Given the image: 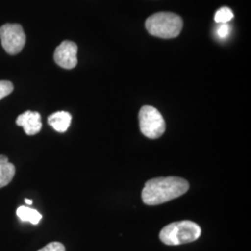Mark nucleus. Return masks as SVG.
<instances>
[{
    "label": "nucleus",
    "instance_id": "f257e3e1",
    "mask_svg": "<svg viewBox=\"0 0 251 251\" xmlns=\"http://www.w3.org/2000/svg\"><path fill=\"white\" fill-rule=\"evenodd\" d=\"M188 190V181L182 178H154L146 181L142 192V199L148 206H156L181 197Z\"/></svg>",
    "mask_w": 251,
    "mask_h": 251
},
{
    "label": "nucleus",
    "instance_id": "f03ea898",
    "mask_svg": "<svg viewBox=\"0 0 251 251\" xmlns=\"http://www.w3.org/2000/svg\"><path fill=\"white\" fill-rule=\"evenodd\" d=\"M182 26V19L172 12L154 13L145 22L146 30L150 35L164 39L177 37L180 34Z\"/></svg>",
    "mask_w": 251,
    "mask_h": 251
},
{
    "label": "nucleus",
    "instance_id": "7ed1b4c3",
    "mask_svg": "<svg viewBox=\"0 0 251 251\" xmlns=\"http://www.w3.org/2000/svg\"><path fill=\"white\" fill-rule=\"evenodd\" d=\"M199 225L191 221H181L165 226L159 233L162 242L168 246H179L195 242L201 235Z\"/></svg>",
    "mask_w": 251,
    "mask_h": 251
},
{
    "label": "nucleus",
    "instance_id": "20e7f679",
    "mask_svg": "<svg viewBox=\"0 0 251 251\" xmlns=\"http://www.w3.org/2000/svg\"><path fill=\"white\" fill-rule=\"evenodd\" d=\"M142 133L149 139H158L166 130V122L160 112L150 105L143 106L139 113Z\"/></svg>",
    "mask_w": 251,
    "mask_h": 251
},
{
    "label": "nucleus",
    "instance_id": "39448f33",
    "mask_svg": "<svg viewBox=\"0 0 251 251\" xmlns=\"http://www.w3.org/2000/svg\"><path fill=\"white\" fill-rule=\"evenodd\" d=\"M0 39L5 51L10 55H15L24 49L26 36L20 25L6 24L0 27Z\"/></svg>",
    "mask_w": 251,
    "mask_h": 251
},
{
    "label": "nucleus",
    "instance_id": "423d86ee",
    "mask_svg": "<svg viewBox=\"0 0 251 251\" xmlns=\"http://www.w3.org/2000/svg\"><path fill=\"white\" fill-rule=\"evenodd\" d=\"M54 61L64 69H73L77 64V46L72 41H63L54 51Z\"/></svg>",
    "mask_w": 251,
    "mask_h": 251
},
{
    "label": "nucleus",
    "instance_id": "0eeeda50",
    "mask_svg": "<svg viewBox=\"0 0 251 251\" xmlns=\"http://www.w3.org/2000/svg\"><path fill=\"white\" fill-rule=\"evenodd\" d=\"M16 124L23 126L27 135H35L42 128L41 116L37 112L26 111L16 119Z\"/></svg>",
    "mask_w": 251,
    "mask_h": 251
},
{
    "label": "nucleus",
    "instance_id": "6e6552de",
    "mask_svg": "<svg viewBox=\"0 0 251 251\" xmlns=\"http://www.w3.org/2000/svg\"><path fill=\"white\" fill-rule=\"evenodd\" d=\"M72 116L68 112L59 111L52 114L48 118L49 125L51 126L58 132H65L71 125Z\"/></svg>",
    "mask_w": 251,
    "mask_h": 251
},
{
    "label": "nucleus",
    "instance_id": "1a4fd4ad",
    "mask_svg": "<svg viewBox=\"0 0 251 251\" xmlns=\"http://www.w3.org/2000/svg\"><path fill=\"white\" fill-rule=\"evenodd\" d=\"M15 175V167L5 155H0V188L7 186Z\"/></svg>",
    "mask_w": 251,
    "mask_h": 251
},
{
    "label": "nucleus",
    "instance_id": "9d476101",
    "mask_svg": "<svg viewBox=\"0 0 251 251\" xmlns=\"http://www.w3.org/2000/svg\"><path fill=\"white\" fill-rule=\"evenodd\" d=\"M16 214L22 222L31 223L34 225H38L42 219V215L36 209L25 206H19Z\"/></svg>",
    "mask_w": 251,
    "mask_h": 251
},
{
    "label": "nucleus",
    "instance_id": "9b49d317",
    "mask_svg": "<svg viewBox=\"0 0 251 251\" xmlns=\"http://www.w3.org/2000/svg\"><path fill=\"white\" fill-rule=\"evenodd\" d=\"M233 18L232 9L228 7H223L216 12L215 22L218 24H227Z\"/></svg>",
    "mask_w": 251,
    "mask_h": 251
},
{
    "label": "nucleus",
    "instance_id": "f8f14e48",
    "mask_svg": "<svg viewBox=\"0 0 251 251\" xmlns=\"http://www.w3.org/2000/svg\"><path fill=\"white\" fill-rule=\"evenodd\" d=\"M13 84L7 80H0V100L5 98L13 91Z\"/></svg>",
    "mask_w": 251,
    "mask_h": 251
},
{
    "label": "nucleus",
    "instance_id": "ddd939ff",
    "mask_svg": "<svg viewBox=\"0 0 251 251\" xmlns=\"http://www.w3.org/2000/svg\"><path fill=\"white\" fill-rule=\"evenodd\" d=\"M37 251H65V248L62 243L51 242Z\"/></svg>",
    "mask_w": 251,
    "mask_h": 251
},
{
    "label": "nucleus",
    "instance_id": "4468645a",
    "mask_svg": "<svg viewBox=\"0 0 251 251\" xmlns=\"http://www.w3.org/2000/svg\"><path fill=\"white\" fill-rule=\"evenodd\" d=\"M230 33V26L227 24H222V25L218 28L217 34L219 37L221 38H225L226 36H228Z\"/></svg>",
    "mask_w": 251,
    "mask_h": 251
},
{
    "label": "nucleus",
    "instance_id": "2eb2a0df",
    "mask_svg": "<svg viewBox=\"0 0 251 251\" xmlns=\"http://www.w3.org/2000/svg\"><path fill=\"white\" fill-rule=\"evenodd\" d=\"M25 203H26V204L30 205V206L33 204V201H32V200H30V199H27V198H25Z\"/></svg>",
    "mask_w": 251,
    "mask_h": 251
}]
</instances>
